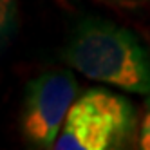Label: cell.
<instances>
[{
	"label": "cell",
	"mask_w": 150,
	"mask_h": 150,
	"mask_svg": "<svg viewBox=\"0 0 150 150\" xmlns=\"http://www.w3.org/2000/svg\"><path fill=\"white\" fill-rule=\"evenodd\" d=\"M101 2H110V4H139V2H145V0H101Z\"/></svg>",
	"instance_id": "obj_6"
},
{
	"label": "cell",
	"mask_w": 150,
	"mask_h": 150,
	"mask_svg": "<svg viewBox=\"0 0 150 150\" xmlns=\"http://www.w3.org/2000/svg\"><path fill=\"white\" fill-rule=\"evenodd\" d=\"M91 80L134 94H150V52L121 25L96 16L78 20L60 52Z\"/></svg>",
	"instance_id": "obj_1"
},
{
	"label": "cell",
	"mask_w": 150,
	"mask_h": 150,
	"mask_svg": "<svg viewBox=\"0 0 150 150\" xmlns=\"http://www.w3.org/2000/svg\"><path fill=\"white\" fill-rule=\"evenodd\" d=\"M136 114L128 100L94 87L78 96L52 150H132Z\"/></svg>",
	"instance_id": "obj_2"
},
{
	"label": "cell",
	"mask_w": 150,
	"mask_h": 150,
	"mask_svg": "<svg viewBox=\"0 0 150 150\" xmlns=\"http://www.w3.org/2000/svg\"><path fill=\"white\" fill-rule=\"evenodd\" d=\"M78 92V80L65 69L42 72L27 83L20 110V132L33 150H52Z\"/></svg>",
	"instance_id": "obj_3"
},
{
	"label": "cell",
	"mask_w": 150,
	"mask_h": 150,
	"mask_svg": "<svg viewBox=\"0 0 150 150\" xmlns=\"http://www.w3.org/2000/svg\"><path fill=\"white\" fill-rule=\"evenodd\" d=\"M16 13H18L16 0H0V36H2V45H6V42L15 33Z\"/></svg>",
	"instance_id": "obj_4"
},
{
	"label": "cell",
	"mask_w": 150,
	"mask_h": 150,
	"mask_svg": "<svg viewBox=\"0 0 150 150\" xmlns=\"http://www.w3.org/2000/svg\"><path fill=\"white\" fill-rule=\"evenodd\" d=\"M137 148L139 150H150V98L145 101V109L139 123L137 132Z\"/></svg>",
	"instance_id": "obj_5"
}]
</instances>
